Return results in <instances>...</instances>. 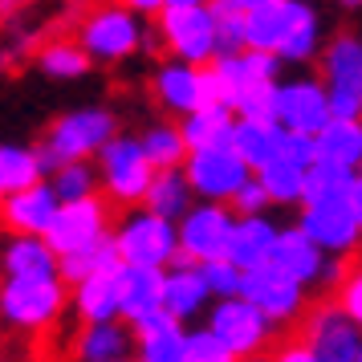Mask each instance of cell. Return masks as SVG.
Here are the masks:
<instances>
[{
    "mask_svg": "<svg viewBox=\"0 0 362 362\" xmlns=\"http://www.w3.org/2000/svg\"><path fill=\"white\" fill-rule=\"evenodd\" d=\"M248 49L273 53L285 62V69L317 66L326 45V17L313 0H269L261 8L245 13Z\"/></svg>",
    "mask_w": 362,
    "mask_h": 362,
    "instance_id": "cell-1",
    "label": "cell"
},
{
    "mask_svg": "<svg viewBox=\"0 0 362 362\" xmlns=\"http://www.w3.org/2000/svg\"><path fill=\"white\" fill-rule=\"evenodd\" d=\"M74 37L82 41V49L94 57V66H127L143 53H159L155 49V29L147 17L131 13L127 4H94L86 8Z\"/></svg>",
    "mask_w": 362,
    "mask_h": 362,
    "instance_id": "cell-2",
    "label": "cell"
},
{
    "mask_svg": "<svg viewBox=\"0 0 362 362\" xmlns=\"http://www.w3.org/2000/svg\"><path fill=\"white\" fill-rule=\"evenodd\" d=\"M122 131L118 127V115L110 106H74V110H62L53 118L45 134H41V163H45V175H53L62 163H82V159H98V151Z\"/></svg>",
    "mask_w": 362,
    "mask_h": 362,
    "instance_id": "cell-3",
    "label": "cell"
},
{
    "mask_svg": "<svg viewBox=\"0 0 362 362\" xmlns=\"http://www.w3.org/2000/svg\"><path fill=\"white\" fill-rule=\"evenodd\" d=\"M151 29H155L159 57H180V62H192V66H212L220 57L212 4H167L163 13L151 21Z\"/></svg>",
    "mask_w": 362,
    "mask_h": 362,
    "instance_id": "cell-4",
    "label": "cell"
},
{
    "mask_svg": "<svg viewBox=\"0 0 362 362\" xmlns=\"http://www.w3.org/2000/svg\"><path fill=\"white\" fill-rule=\"evenodd\" d=\"M98 180H102V196L110 199L115 208H139L151 192V180L159 167L151 163L143 139L131 131H118L106 147L98 151Z\"/></svg>",
    "mask_w": 362,
    "mask_h": 362,
    "instance_id": "cell-5",
    "label": "cell"
},
{
    "mask_svg": "<svg viewBox=\"0 0 362 362\" xmlns=\"http://www.w3.org/2000/svg\"><path fill=\"white\" fill-rule=\"evenodd\" d=\"M317 78L329 90L334 118H362V33L334 29L317 57Z\"/></svg>",
    "mask_w": 362,
    "mask_h": 362,
    "instance_id": "cell-6",
    "label": "cell"
},
{
    "mask_svg": "<svg viewBox=\"0 0 362 362\" xmlns=\"http://www.w3.org/2000/svg\"><path fill=\"white\" fill-rule=\"evenodd\" d=\"M115 240L127 264H147V269H171L180 257V224L155 216L151 208H122L115 220Z\"/></svg>",
    "mask_w": 362,
    "mask_h": 362,
    "instance_id": "cell-7",
    "label": "cell"
},
{
    "mask_svg": "<svg viewBox=\"0 0 362 362\" xmlns=\"http://www.w3.org/2000/svg\"><path fill=\"white\" fill-rule=\"evenodd\" d=\"M66 310V281L53 277H4L0 285V317L21 329H49Z\"/></svg>",
    "mask_w": 362,
    "mask_h": 362,
    "instance_id": "cell-8",
    "label": "cell"
},
{
    "mask_svg": "<svg viewBox=\"0 0 362 362\" xmlns=\"http://www.w3.org/2000/svg\"><path fill=\"white\" fill-rule=\"evenodd\" d=\"M147 90L159 115L180 122V118L196 115L199 106H208V66H192L180 57H155L147 74Z\"/></svg>",
    "mask_w": 362,
    "mask_h": 362,
    "instance_id": "cell-9",
    "label": "cell"
},
{
    "mask_svg": "<svg viewBox=\"0 0 362 362\" xmlns=\"http://www.w3.org/2000/svg\"><path fill=\"white\" fill-rule=\"evenodd\" d=\"M334 118L329 90L317 78V69H289L277 82V122L293 134H317Z\"/></svg>",
    "mask_w": 362,
    "mask_h": 362,
    "instance_id": "cell-10",
    "label": "cell"
},
{
    "mask_svg": "<svg viewBox=\"0 0 362 362\" xmlns=\"http://www.w3.org/2000/svg\"><path fill=\"white\" fill-rule=\"evenodd\" d=\"M297 224L310 232V240L317 248H326L329 257H354L362 245V224L354 216V208H350V192L346 196L305 199Z\"/></svg>",
    "mask_w": 362,
    "mask_h": 362,
    "instance_id": "cell-11",
    "label": "cell"
},
{
    "mask_svg": "<svg viewBox=\"0 0 362 362\" xmlns=\"http://www.w3.org/2000/svg\"><path fill=\"white\" fill-rule=\"evenodd\" d=\"M187 180H192V192L196 199H208V204H232L236 192L245 187L257 171L240 159L236 147H204L187 155Z\"/></svg>",
    "mask_w": 362,
    "mask_h": 362,
    "instance_id": "cell-12",
    "label": "cell"
},
{
    "mask_svg": "<svg viewBox=\"0 0 362 362\" xmlns=\"http://www.w3.org/2000/svg\"><path fill=\"white\" fill-rule=\"evenodd\" d=\"M301 342L322 362H358L362 358V326L338 301H322L305 313Z\"/></svg>",
    "mask_w": 362,
    "mask_h": 362,
    "instance_id": "cell-13",
    "label": "cell"
},
{
    "mask_svg": "<svg viewBox=\"0 0 362 362\" xmlns=\"http://www.w3.org/2000/svg\"><path fill=\"white\" fill-rule=\"evenodd\" d=\"M232 228H236V212H232V204H208V199H196V208L180 220V257H187L192 264L228 257Z\"/></svg>",
    "mask_w": 362,
    "mask_h": 362,
    "instance_id": "cell-14",
    "label": "cell"
},
{
    "mask_svg": "<svg viewBox=\"0 0 362 362\" xmlns=\"http://www.w3.org/2000/svg\"><path fill=\"white\" fill-rule=\"evenodd\" d=\"M106 232H115V204L102 196H90V199H74V204H62L57 220L49 224L45 240L57 248V257H69L78 248L102 240Z\"/></svg>",
    "mask_w": 362,
    "mask_h": 362,
    "instance_id": "cell-15",
    "label": "cell"
},
{
    "mask_svg": "<svg viewBox=\"0 0 362 362\" xmlns=\"http://www.w3.org/2000/svg\"><path fill=\"white\" fill-rule=\"evenodd\" d=\"M208 329L228 346L236 358H252L264 346L273 322H269L248 297H224V301H216L212 313H208Z\"/></svg>",
    "mask_w": 362,
    "mask_h": 362,
    "instance_id": "cell-16",
    "label": "cell"
},
{
    "mask_svg": "<svg viewBox=\"0 0 362 362\" xmlns=\"http://www.w3.org/2000/svg\"><path fill=\"white\" fill-rule=\"evenodd\" d=\"M257 310L273 322V326H285L305 313V285L293 277H285L277 264H261V269H248L245 273V293Z\"/></svg>",
    "mask_w": 362,
    "mask_h": 362,
    "instance_id": "cell-17",
    "label": "cell"
},
{
    "mask_svg": "<svg viewBox=\"0 0 362 362\" xmlns=\"http://www.w3.org/2000/svg\"><path fill=\"white\" fill-rule=\"evenodd\" d=\"M57 212H62V196L53 192L49 180H41L33 187H25V192L4 196V204H0V224H4V232L45 236L49 224L57 220Z\"/></svg>",
    "mask_w": 362,
    "mask_h": 362,
    "instance_id": "cell-18",
    "label": "cell"
},
{
    "mask_svg": "<svg viewBox=\"0 0 362 362\" xmlns=\"http://www.w3.org/2000/svg\"><path fill=\"white\" fill-rule=\"evenodd\" d=\"M0 273L4 277H53V273H62V257L45 236L8 232L0 240Z\"/></svg>",
    "mask_w": 362,
    "mask_h": 362,
    "instance_id": "cell-19",
    "label": "cell"
},
{
    "mask_svg": "<svg viewBox=\"0 0 362 362\" xmlns=\"http://www.w3.org/2000/svg\"><path fill=\"white\" fill-rule=\"evenodd\" d=\"M212 301V289L204 281V269L192 264L187 257H175L167 269V285H163V310L175 322H192L204 305Z\"/></svg>",
    "mask_w": 362,
    "mask_h": 362,
    "instance_id": "cell-20",
    "label": "cell"
},
{
    "mask_svg": "<svg viewBox=\"0 0 362 362\" xmlns=\"http://www.w3.org/2000/svg\"><path fill=\"white\" fill-rule=\"evenodd\" d=\"M212 74L220 78L228 102H236V94H240L248 82H277V78H285V62L273 57V53L245 49V53H232V57H216ZM232 110H236V106H232Z\"/></svg>",
    "mask_w": 362,
    "mask_h": 362,
    "instance_id": "cell-21",
    "label": "cell"
},
{
    "mask_svg": "<svg viewBox=\"0 0 362 362\" xmlns=\"http://www.w3.org/2000/svg\"><path fill=\"white\" fill-rule=\"evenodd\" d=\"M281 236V224L269 216H236V228H232V245H228V261L236 269H261L273 257V245Z\"/></svg>",
    "mask_w": 362,
    "mask_h": 362,
    "instance_id": "cell-22",
    "label": "cell"
},
{
    "mask_svg": "<svg viewBox=\"0 0 362 362\" xmlns=\"http://www.w3.org/2000/svg\"><path fill=\"white\" fill-rule=\"evenodd\" d=\"M74 310L86 326L90 322H118L122 317V264L74 285Z\"/></svg>",
    "mask_w": 362,
    "mask_h": 362,
    "instance_id": "cell-23",
    "label": "cell"
},
{
    "mask_svg": "<svg viewBox=\"0 0 362 362\" xmlns=\"http://www.w3.org/2000/svg\"><path fill=\"white\" fill-rule=\"evenodd\" d=\"M285 139H289V131L281 122H269V118H236V127H232V147L240 151V159L252 171H261L273 159H281L285 155Z\"/></svg>",
    "mask_w": 362,
    "mask_h": 362,
    "instance_id": "cell-24",
    "label": "cell"
},
{
    "mask_svg": "<svg viewBox=\"0 0 362 362\" xmlns=\"http://www.w3.org/2000/svg\"><path fill=\"white\" fill-rule=\"evenodd\" d=\"M33 66L49 82H82L86 74L94 69V57L82 49L78 37H53V41H41L37 45Z\"/></svg>",
    "mask_w": 362,
    "mask_h": 362,
    "instance_id": "cell-25",
    "label": "cell"
},
{
    "mask_svg": "<svg viewBox=\"0 0 362 362\" xmlns=\"http://www.w3.org/2000/svg\"><path fill=\"white\" fill-rule=\"evenodd\" d=\"M163 285H167V269L122 264V317L134 326L139 317L163 310Z\"/></svg>",
    "mask_w": 362,
    "mask_h": 362,
    "instance_id": "cell-26",
    "label": "cell"
},
{
    "mask_svg": "<svg viewBox=\"0 0 362 362\" xmlns=\"http://www.w3.org/2000/svg\"><path fill=\"white\" fill-rule=\"evenodd\" d=\"M143 208H151L155 216H167V220L180 224L183 216L196 208V192H192L187 171H183V167H163V171H155Z\"/></svg>",
    "mask_w": 362,
    "mask_h": 362,
    "instance_id": "cell-27",
    "label": "cell"
},
{
    "mask_svg": "<svg viewBox=\"0 0 362 362\" xmlns=\"http://www.w3.org/2000/svg\"><path fill=\"white\" fill-rule=\"evenodd\" d=\"M317 159L362 171V118H329L317 131Z\"/></svg>",
    "mask_w": 362,
    "mask_h": 362,
    "instance_id": "cell-28",
    "label": "cell"
},
{
    "mask_svg": "<svg viewBox=\"0 0 362 362\" xmlns=\"http://www.w3.org/2000/svg\"><path fill=\"white\" fill-rule=\"evenodd\" d=\"M183 139L192 151L204 147H232V127H236V110L232 106H199L196 115L180 118Z\"/></svg>",
    "mask_w": 362,
    "mask_h": 362,
    "instance_id": "cell-29",
    "label": "cell"
},
{
    "mask_svg": "<svg viewBox=\"0 0 362 362\" xmlns=\"http://www.w3.org/2000/svg\"><path fill=\"white\" fill-rule=\"evenodd\" d=\"M122 261V252H118V240L115 232H106L102 240H94V245L78 248V252H69V257H62V281L66 285H82L86 277H94V273H110V269H118Z\"/></svg>",
    "mask_w": 362,
    "mask_h": 362,
    "instance_id": "cell-30",
    "label": "cell"
},
{
    "mask_svg": "<svg viewBox=\"0 0 362 362\" xmlns=\"http://www.w3.org/2000/svg\"><path fill=\"white\" fill-rule=\"evenodd\" d=\"M41 180H49L45 163H41V151L29 147V143H0V187L8 196L25 192V187H33Z\"/></svg>",
    "mask_w": 362,
    "mask_h": 362,
    "instance_id": "cell-31",
    "label": "cell"
},
{
    "mask_svg": "<svg viewBox=\"0 0 362 362\" xmlns=\"http://www.w3.org/2000/svg\"><path fill=\"white\" fill-rule=\"evenodd\" d=\"M134 342H139V362H183L187 329H183V322H175L167 313L163 322H155L147 329H134Z\"/></svg>",
    "mask_w": 362,
    "mask_h": 362,
    "instance_id": "cell-32",
    "label": "cell"
},
{
    "mask_svg": "<svg viewBox=\"0 0 362 362\" xmlns=\"http://www.w3.org/2000/svg\"><path fill=\"white\" fill-rule=\"evenodd\" d=\"M139 139H143L151 163L159 167V171H163V167H183L187 155H192L187 139H183V127L175 118H155V122H147V127L139 131Z\"/></svg>",
    "mask_w": 362,
    "mask_h": 362,
    "instance_id": "cell-33",
    "label": "cell"
},
{
    "mask_svg": "<svg viewBox=\"0 0 362 362\" xmlns=\"http://www.w3.org/2000/svg\"><path fill=\"white\" fill-rule=\"evenodd\" d=\"M305 175L310 171L293 163V159H285V155L257 171V180L264 183V192L273 199V208H301L305 204Z\"/></svg>",
    "mask_w": 362,
    "mask_h": 362,
    "instance_id": "cell-34",
    "label": "cell"
},
{
    "mask_svg": "<svg viewBox=\"0 0 362 362\" xmlns=\"http://www.w3.org/2000/svg\"><path fill=\"white\" fill-rule=\"evenodd\" d=\"M127 350H131V334L118 322H90L78 334V358L82 362H115L127 358Z\"/></svg>",
    "mask_w": 362,
    "mask_h": 362,
    "instance_id": "cell-35",
    "label": "cell"
},
{
    "mask_svg": "<svg viewBox=\"0 0 362 362\" xmlns=\"http://www.w3.org/2000/svg\"><path fill=\"white\" fill-rule=\"evenodd\" d=\"M49 183H53V192L62 196V204L90 199V196H98V192H102L98 163H94V159H82V163H62L49 175Z\"/></svg>",
    "mask_w": 362,
    "mask_h": 362,
    "instance_id": "cell-36",
    "label": "cell"
},
{
    "mask_svg": "<svg viewBox=\"0 0 362 362\" xmlns=\"http://www.w3.org/2000/svg\"><path fill=\"white\" fill-rule=\"evenodd\" d=\"M358 171H350L342 163H329V159H317L305 175V199H322V196H346L350 183H354Z\"/></svg>",
    "mask_w": 362,
    "mask_h": 362,
    "instance_id": "cell-37",
    "label": "cell"
},
{
    "mask_svg": "<svg viewBox=\"0 0 362 362\" xmlns=\"http://www.w3.org/2000/svg\"><path fill=\"white\" fill-rule=\"evenodd\" d=\"M277 82H248L236 94V102H232L236 118H269V122H277Z\"/></svg>",
    "mask_w": 362,
    "mask_h": 362,
    "instance_id": "cell-38",
    "label": "cell"
},
{
    "mask_svg": "<svg viewBox=\"0 0 362 362\" xmlns=\"http://www.w3.org/2000/svg\"><path fill=\"white\" fill-rule=\"evenodd\" d=\"M212 8H216V37H220V57L245 53V49H248V37H245V13L228 8L224 0H212Z\"/></svg>",
    "mask_w": 362,
    "mask_h": 362,
    "instance_id": "cell-39",
    "label": "cell"
},
{
    "mask_svg": "<svg viewBox=\"0 0 362 362\" xmlns=\"http://www.w3.org/2000/svg\"><path fill=\"white\" fill-rule=\"evenodd\" d=\"M199 269H204V281H208V289H212L216 301L245 293V269H236L228 257H220V261H204Z\"/></svg>",
    "mask_w": 362,
    "mask_h": 362,
    "instance_id": "cell-40",
    "label": "cell"
},
{
    "mask_svg": "<svg viewBox=\"0 0 362 362\" xmlns=\"http://www.w3.org/2000/svg\"><path fill=\"white\" fill-rule=\"evenodd\" d=\"M183 362H240L236 354H232L228 346L216 338L212 329H192L187 334V350H183Z\"/></svg>",
    "mask_w": 362,
    "mask_h": 362,
    "instance_id": "cell-41",
    "label": "cell"
},
{
    "mask_svg": "<svg viewBox=\"0 0 362 362\" xmlns=\"http://www.w3.org/2000/svg\"><path fill=\"white\" fill-rule=\"evenodd\" d=\"M338 305L362 326V257L346 261V277L338 285Z\"/></svg>",
    "mask_w": 362,
    "mask_h": 362,
    "instance_id": "cell-42",
    "label": "cell"
},
{
    "mask_svg": "<svg viewBox=\"0 0 362 362\" xmlns=\"http://www.w3.org/2000/svg\"><path fill=\"white\" fill-rule=\"evenodd\" d=\"M273 208V199H269V192H264V183L252 175V180L236 192V199H232V212L236 216H261V212H269Z\"/></svg>",
    "mask_w": 362,
    "mask_h": 362,
    "instance_id": "cell-43",
    "label": "cell"
},
{
    "mask_svg": "<svg viewBox=\"0 0 362 362\" xmlns=\"http://www.w3.org/2000/svg\"><path fill=\"white\" fill-rule=\"evenodd\" d=\"M277 362H322V358H317V354H313V350L301 342V338H297L293 346H285V350L277 354Z\"/></svg>",
    "mask_w": 362,
    "mask_h": 362,
    "instance_id": "cell-44",
    "label": "cell"
},
{
    "mask_svg": "<svg viewBox=\"0 0 362 362\" xmlns=\"http://www.w3.org/2000/svg\"><path fill=\"white\" fill-rule=\"evenodd\" d=\"M118 4H127L131 13H139V17H147V21H155L167 8V0H118Z\"/></svg>",
    "mask_w": 362,
    "mask_h": 362,
    "instance_id": "cell-45",
    "label": "cell"
},
{
    "mask_svg": "<svg viewBox=\"0 0 362 362\" xmlns=\"http://www.w3.org/2000/svg\"><path fill=\"white\" fill-rule=\"evenodd\" d=\"M350 208H354V216H358V224H362V171L350 183Z\"/></svg>",
    "mask_w": 362,
    "mask_h": 362,
    "instance_id": "cell-46",
    "label": "cell"
},
{
    "mask_svg": "<svg viewBox=\"0 0 362 362\" xmlns=\"http://www.w3.org/2000/svg\"><path fill=\"white\" fill-rule=\"evenodd\" d=\"M228 8H236V13H252V8H261V4H269V0H224Z\"/></svg>",
    "mask_w": 362,
    "mask_h": 362,
    "instance_id": "cell-47",
    "label": "cell"
},
{
    "mask_svg": "<svg viewBox=\"0 0 362 362\" xmlns=\"http://www.w3.org/2000/svg\"><path fill=\"white\" fill-rule=\"evenodd\" d=\"M29 0H0V17H13L17 8H25Z\"/></svg>",
    "mask_w": 362,
    "mask_h": 362,
    "instance_id": "cell-48",
    "label": "cell"
},
{
    "mask_svg": "<svg viewBox=\"0 0 362 362\" xmlns=\"http://www.w3.org/2000/svg\"><path fill=\"white\" fill-rule=\"evenodd\" d=\"M338 4H342L346 13H358V8H362V0H338Z\"/></svg>",
    "mask_w": 362,
    "mask_h": 362,
    "instance_id": "cell-49",
    "label": "cell"
},
{
    "mask_svg": "<svg viewBox=\"0 0 362 362\" xmlns=\"http://www.w3.org/2000/svg\"><path fill=\"white\" fill-rule=\"evenodd\" d=\"M167 4H212V0H167Z\"/></svg>",
    "mask_w": 362,
    "mask_h": 362,
    "instance_id": "cell-50",
    "label": "cell"
},
{
    "mask_svg": "<svg viewBox=\"0 0 362 362\" xmlns=\"http://www.w3.org/2000/svg\"><path fill=\"white\" fill-rule=\"evenodd\" d=\"M4 196H8V192H4V187H0V204H4Z\"/></svg>",
    "mask_w": 362,
    "mask_h": 362,
    "instance_id": "cell-51",
    "label": "cell"
},
{
    "mask_svg": "<svg viewBox=\"0 0 362 362\" xmlns=\"http://www.w3.org/2000/svg\"><path fill=\"white\" fill-rule=\"evenodd\" d=\"M245 362H264V358H245Z\"/></svg>",
    "mask_w": 362,
    "mask_h": 362,
    "instance_id": "cell-52",
    "label": "cell"
},
{
    "mask_svg": "<svg viewBox=\"0 0 362 362\" xmlns=\"http://www.w3.org/2000/svg\"><path fill=\"white\" fill-rule=\"evenodd\" d=\"M115 362H134V358H115Z\"/></svg>",
    "mask_w": 362,
    "mask_h": 362,
    "instance_id": "cell-53",
    "label": "cell"
},
{
    "mask_svg": "<svg viewBox=\"0 0 362 362\" xmlns=\"http://www.w3.org/2000/svg\"><path fill=\"white\" fill-rule=\"evenodd\" d=\"M358 362H362V358H358Z\"/></svg>",
    "mask_w": 362,
    "mask_h": 362,
    "instance_id": "cell-54",
    "label": "cell"
}]
</instances>
